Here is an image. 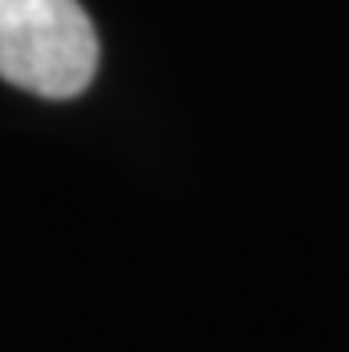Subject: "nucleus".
I'll return each mask as SVG.
<instances>
[{
	"label": "nucleus",
	"instance_id": "1",
	"mask_svg": "<svg viewBox=\"0 0 349 352\" xmlns=\"http://www.w3.org/2000/svg\"><path fill=\"white\" fill-rule=\"evenodd\" d=\"M100 43L78 0H0V78L68 100L93 82Z\"/></svg>",
	"mask_w": 349,
	"mask_h": 352
}]
</instances>
